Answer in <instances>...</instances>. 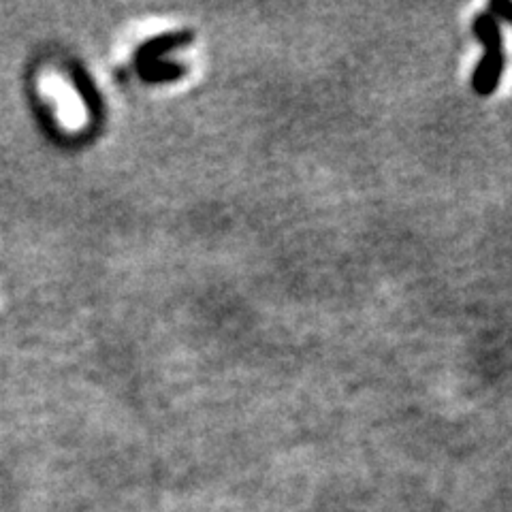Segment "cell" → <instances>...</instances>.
<instances>
[{
  "instance_id": "cell-4",
  "label": "cell",
  "mask_w": 512,
  "mask_h": 512,
  "mask_svg": "<svg viewBox=\"0 0 512 512\" xmlns=\"http://www.w3.org/2000/svg\"><path fill=\"white\" fill-rule=\"evenodd\" d=\"M73 84H75L77 92L82 94V99L86 101V105H88V109H90V114H92L94 118H99L101 111H103V103H101V94H99V90H96V86L92 84L90 75H88L84 69L75 67V69H73Z\"/></svg>"
},
{
  "instance_id": "cell-1",
  "label": "cell",
  "mask_w": 512,
  "mask_h": 512,
  "mask_svg": "<svg viewBox=\"0 0 512 512\" xmlns=\"http://www.w3.org/2000/svg\"><path fill=\"white\" fill-rule=\"evenodd\" d=\"M472 30L474 37L485 47V56L478 62V67L474 69L472 75V90L478 96H491L498 90L506 67L500 22L495 20L489 11H483L474 18Z\"/></svg>"
},
{
  "instance_id": "cell-2",
  "label": "cell",
  "mask_w": 512,
  "mask_h": 512,
  "mask_svg": "<svg viewBox=\"0 0 512 512\" xmlns=\"http://www.w3.org/2000/svg\"><path fill=\"white\" fill-rule=\"evenodd\" d=\"M195 41V32L192 30H175V32H163L154 39H148L146 43H141L135 52V62L137 67L141 64H150L154 60H163L165 54L180 50V47H186Z\"/></svg>"
},
{
  "instance_id": "cell-3",
  "label": "cell",
  "mask_w": 512,
  "mask_h": 512,
  "mask_svg": "<svg viewBox=\"0 0 512 512\" xmlns=\"http://www.w3.org/2000/svg\"><path fill=\"white\" fill-rule=\"evenodd\" d=\"M137 73L141 77V82L163 84V82H178V79H182L188 73V69L180 62L154 60L150 64H141V67H137Z\"/></svg>"
},
{
  "instance_id": "cell-5",
  "label": "cell",
  "mask_w": 512,
  "mask_h": 512,
  "mask_svg": "<svg viewBox=\"0 0 512 512\" xmlns=\"http://www.w3.org/2000/svg\"><path fill=\"white\" fill-rule=\"evenodd\" d=\"M489 13L493 15L495 20H506L512 24V3L510 0H491L489 5Z\"/></svg>"
}]
</instances>
